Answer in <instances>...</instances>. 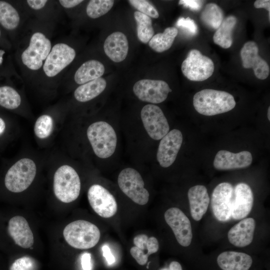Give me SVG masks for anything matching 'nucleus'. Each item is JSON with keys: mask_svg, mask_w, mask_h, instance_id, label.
I'll return each instance as SVG.
<instances>
[{"mask_svg": "<svg viewBox=\"0 0 270 270\" xmlns=\"http://www.w3.org/2000/svg\"><path fill=\"white\" fill-rule=\"evenodd\" d=\"M236 104L232 95L222 90L204 89L197 92L193 98V105L196 111L206 116L229 112Z\"/></svg>", "mask_w": 270, "mask_h": 270, "instance_id": "nucleus-1", "label": "nucleus"}, {"mask_svg": "<svg viewBox=\"0 0 270 270\" xmlns=\"http://www.w3.org/2000/svg\"><path fill=\"white\" fill-rule=\"evenodd\" d=\"M81 183L79 176L72 166L62 164L57 168L53 178V190L56 198L64 203L75 200L79 196Z\"/></svg>", "mask_w": 270, "mask_h": 270, "instance_id": "nucleus-2", "label": "nucleus"}, {"mask_svg": "<svg viewBox=\"0 0 270 270\" xmlns=\"http://www.w3.org/2000/svg\"><path fill=\"white\" fill-rule=\"evenodd\" d=\"M36 162L25 156L16 162L7 171L4 185L9 191L20 193L26 190L34 180L37 172Z\"/></svg>", "mask_w": 270, "mask_h": 270, "instance_id": "nucleus-3", "label": "nucleus"}, {"mask_svg": "<svg viewBox=\"0 0 270 270\" xmlns=\"http://www.w3.org/2000/svg\"><path fill=\"white\" fill-rule=\"evenodd\" d=\"M86 136L94 154L98 158H106L114 153L116 134L108 122L100 121L92 124L87 129Z\"/></svg>", "mask_w": 270, "mask_h": 270, "instance_id": "nucleus-4", "label": "nucleus"}, {"mask_svg": "<svg viewBox=\"0 0 270 270\" xmlns=\"http://www.w3.org/2000/svg\"><path fill=\"white\" fill-rule=\"evenodd\" d=\"M63 236L71 246L78 249H88L98 243L100 233L94 224L84 220H77L64 228Z\"/></svg>", "mask_w": 270, "mask_h": 270, "instance_id": "nucleus-5", "label": "nucleus"}, {"mask_svg": "<svg viewBox=\"0 0 270 270\" xmlns=\"http://www.w3.org/2000/svg\"><path fill=\"white\" fill-rule=\"evenodd\" d=\"M52 48L50 40L44 33L40 32H34L31 36L28 46L20 55L22 64L32 71L40 70Z\"/></svg>", "mask_w": 270, "mask_h": 270, "instance_id": "nucleus-6", "label": "nucleus"}, {"mask_svg": "<svg viewBox=\"0 0 270 270\" xmlns=\"http://www.w3.org/2000/svg\"><path fill=\"white\" fill-rule=\"evenodd\" d=\"M118 182L121 190L134 202L140 205L148 203L150 194L136 170L130 168L124 169L118 176Z\"/></svg>", "mask_w": 270, "mask_h": 270, "instance_id": "nucleus-7", "label": "nucleus"}, {"mask_svg": "<svg viewBox=\"0 0 270 270\" xmlns=\"http://www.w3.org/2000/svg\"><path fill=\"white\" fill-rule=\"evenodd\" d=\"M183 74L194 82L204 81L210 77L214 71L212 60L198 50H192L182 64Z\"/></svg>", "mask_w": 270, "mask_h": 270, "instance_id": "nucleus-8", "label": "nucleus"}, {"mask_svg": "<svg viewBox=\"0 0 270 270\" xmlns=\"http://www.w3.org/2000/svg\"><path fill=\"white\" fill-rule=\"evenodd\" d=\"M76 52L74 48L64 42L55 44L44 61L42 70L48 78L60 74L74 60Z\"/></svg>", "mask_w": 270, "mask_h": 270, "instance_id": "nucleus-9", "label": "nucleus"}, {"mask_svg": "<svg viewBox=\"0 0 270 270\" xmlns=\"http://www.w3.org/2000/svg\"><path fill=\"white\" fill-rule=\"evenodd\" d=\"M140 116L144 126L152 138L159 140L169 132L167 119L158 106L152 104L146 105L141 110Z\"/></svg>", "mask_w": 270, "mask_h": 270, "instance_id": "nucleus-10", "label": "nucleus"}, {"mask_svg": "<svg viewBox=\"0 0 270 270\" xmlns=\"http://www.w3.org/2000/svg\"><path fill=\"white\" fill-rule=\"evenodd\" d=\"M133 91L142 101L158 104L166 100L172 90L164 81L142 79L134 84Z\"/></svg>", "mask_w": 270, "mask_h": 270, "instance_id": "nucleus-11", "label": "nucleus"}, {"mask_svg": "<svg viewBox=\"0 0 270 270\" xmlns=\"http://www.w3.org/2000/svg\"><path fill=\"white\" fill-rule=\"evenodd\" d=\"M88 198L90 206L100 216L104 218L113 216L118 210L114 197L102 186L94 184L89 188Z\"/></svg>", "mask_w": 270, "mask_h": 270, "instance_id": "nucleus-12", "label": "nucleus"}, {"mask_svg": "<svg viewBox=\"0 0 270 270\" xmlns=\"http://www.w3.org/2000/svg\"><path fill=\"white\" fill-rule=\"evenodd\" d=\"M164 217L178 244L184 247L189 246L192 238V228L190 220L184 212L178 208H171L165 212Z\"/></svg>", "mask_w": 270, "mask_h": 270, "instance_id": "nucleus-13", "label": "nucleus"}, {"mask_svg": "<svg viewBox=\"0 0 270 270\" xmlns=\"http://www.w3.org/2000/svg\"><path fill=\"white\" fill-rule=\"evenodd\" d=\"M233 194L232 186L229 182L220 183L214 188L212 194L211 206L218 220L224 222L230 219Z\"/></svg>", "mask_w": 270, "mask_h": 270, "instance_id": "nucleus-14", "label": "nucleus"}, {"mask_svg": "<svg viewBox=\"0 0 270 270\" xmlns=\"http://www.w3.org/2000/svg\"><path fill=\"white\" fill-rule=\"evenodd\" d=\"M183 140L182 132L174 129L164 136L160 142L156 158L163 168L170 166L175 161Z\"/></svg>", "mask_w": 270, "mask_h": 270, "instance_id": "nucleus-15", "label": "nucleus"}, {"mask_svg": "<svg viewBox=\"0 0 270 270\" xmlns=\"http://www.w3.org/2000/svg\"><path fill=\"white\" fill-rule=\"evenodd\" d=\"M242 66L252 68L256 76L260 80L266 79L270 74V67L266 62L258 55V48L253 41L245 43L240 52Z\"/></svg>", "mask_w": 270, "mask_h": 270, "instance_id": "nucleus-16", "label": "nucleus"}, {"mask_svg": "<svg viewBox=\"0 0 270 270\" xmlns=\"http://www.w3.org/2000/svg\"><path fill=\"white\" fill-rule=\"evenodd\" d=\"M231 217L236 220L246 218L253 206L254 195L250 187L246 183L238 184L234 190Z\"/></svg>", "mask_w": 270, "mask_h": 270, "instance_id": "nucleus-17", "label": "nucleus"}, {"mask_svg": "<svg viewBox=\"0 0 270 270\" xmlns=\"http://www.w3.org/2000/svg\"><path fill=\"white\" fill-rule=\"evenodd\" d=\"M252 161V154L246 150L234 153L226 150H220L216 154L214 166L219 170H229L245 168Z\"/></svg>", "mask_w": 270, "mask_h": 270, "instance_id": "nucleus-18", "label": "nucleus"}, {"mask_svg": "<svg viewBox=\"0 0 270 270\" xmlns=\"http://www.w3.org/2000/svg\"><path fill=\"white\" fill-rule=\"evenodd\" d=\"M8 231L16 244L28 248L34 243L32 232L25 218L16 216L11 218L8 223Z\"/></svg>", "mask_w": 270, "mask_h": 270, "instance_id": "nucleus-19", "label": "nucleus"}, {"mask_svg": "<svg viewBox=\"0 0 270 270\" xmlns=\"http://www.w3.org/2000/svg\"><path fill=\"white\" fill-rule=\"evenodd\" d=\"M256 222L253 218L242 219L228 232V241L237 247L248 246L253 240Z\"/></svg>", "mask_w": 270, "mask_h": 270, "instance_id": "nucleus-20", "label": "nucleus"}, {"mask_svg": "<svg viewBox=\"0 0 270 270\" xmlns=\"http://www.w3.org/2000/svg\"><path fill=\"white\" fill-rule=\"evenodd\" d=\"M190 211L192 217L196 220H200L207 211L210 199L205 186L196 185L188 190Z\"/></svg>", "mask_w": 270, "mask_h": 270, "instance_id": "nucleus-21", "label": "nucleus"}, {"mask_svg": "<svg viewBox=\"0 0 270 270\" xmlns=\"http://www.w3.org/2000/svg\"><path fill=\"white\" fill-rule=\"evenodd\" d=\"M104 48L105 54L112 60L121 62L126 58L128 53L127 38L122 32H114L106 39Z\"/></svg>", "mask_w": 270, "mask_h": 270, "instance_id": "nucleus-22", "label": "nucleus"}, {"mask_svg": "<svg viewBox=\"0 0 270 270\" xmlns=\"http://www.w3.org/2000/svg\"><path fill=\"white\" fill-rule=\"evenodd\" d=\"M216 261L222 270H248L252 264L250 255L234 251L222 252L218 256Z\"/></svg>", "mask_w": 270, "mask_h": 270, "instance_id": "nucleus-23", "label": "nucleus"}, {"mask_svg": "<svg viewBox=\"0 0 270 270\" xmlns=\"http://www.w3.org/2000/svg\"><path fill=\"white\" fill-rule=\"evenodd\" d=\"M104 66L100 62L91 60L82 64L76 72L74 80L78 84H83L101 78L104 72Z\"/></svg>", "mask_w": 270, "mask_h": 270, "instance_id": "nucleus-24", "label": "nucleus"}, {"mask_svg": "<svg viewBox=\"0 0 270 270\" xmlns=\"http://www.w3.org/2000/svg\"><path fill=\"white\" fill-rule=\"evenodd\" d=\"M106 82L100 78L78 86L74 92V97L79 102L90 101L100 94L106 88Z\"/></svg>", "mask_w": 270, "mask_h": 270, "instance_id": "nucleus-25", "label": "nucleus"}, {"mask_svg": "<svg viewBox=\"0 0 270 270\" xmlns=\"http://www.w3.org/2000/svg\"><path fill=\"white\" fill-rule=\"evenodd\" d=\"M20 18L16 8L10 2L0 0V26L7 32H12L20 25Z\"/></svg>", "mask_w": 270, "mask_h": 270, "instance_id": "nucleus-26", "label": "nucleus"}, {"mask_svg": "<svg viewBox=\"0 0 270 270\" xmlns=\"http://www.w3.org/2000/svg\"><path fill=\"white\" fill-rule=\"evenodd\" d=\"M236 18L229 16L224 18L213 36L214 42L224 48H228L232 44V33L236 24Z\"/></svg>", "mask_w": 270, "mask_h": 270, "instance_id": "nucleus-27", "label": "nucleus"}, {"mask_svg": "<svg viewBox=\"0 0 270 270\" xmlns=\"http://www.w3.org/2000/svg\"><path fill=\"white\" fill-rule=\"evenodd\" d=\"M178 30L175 27H168L162 33L154 35L148 42V45L155 52H162L172 46Z\"/></svg>", "mask_w": 270, "mask_h": 270, "instance_id": "nucleus-28", "label": "nucleus"}, {"mask_svg": "<svg viewBox=\"0 0 270 270\" xmlns=\"http://www.w3.org/2000/svg\"><path fill=\"white\" fill-rule=\"evenodd\" d=\"M200 19L208 28L216 30L224 19V12L216 4L208 3L201 12Z\"/></svg>", "mask_w": 270, "mask_h": 270, "instance_id": "nucleus-29", "label": "nucleus"}, {"mask_svg": "<svg viewBox=\"0 0 270 270\" xmlns=\"http://www.w3.org/2000/svg\"><path fill=\"white\" fill-rule=\"evenodd\" d=\"M22 104V96L18 90L8 84L0 85V106L15 110Z\"/></svg>", "mask_w": 270, "mask_h": 270, "instance_id": "nucleus-30", "label": "nucleus"}, {"mask_svg": "<svg viewBox=\"0 0 270 270\" xmlns=\"http://www.w3.org/2000/svg\"><path fill=\"white\" fill-rule=\"evenodd\" d=\"M134 17L136 23L138 40L144 44L148 42L154 34L150 18L138 11L134 12Z\"/></svg>", "mask_w": 270, "mask_h": 270, "instance_id": "nucleus-31", "label": "nucleus"}, {"mask_svg": "<svg viewBox=\"0 0 270 270\" xmlns=\"http://www.w3.org/2000/svg\"><path fill=\"white\" fill-rule=\"evenodd\" d=\"M54 122L52 116L48 114L40 115L36 120L34 126L35 136L39 140L48 138L54 129Z\"/></svg>", "mask_w": 270, "mask_h": 270, "instance_id": "nucleus-32", "label": "nucleus"}, {"mask_svg": "<svg viewBox=\"0 0 270 270\" xmlns=\"http://www.w3.org/2000/svg\"><path fill=\"white\" fill-rule=\"evenodd\" d=\"M114 4L112 0H92L86 8L87 15L92 18H96L106 14Z\"/></svg>", "mask_w": 270, "mask_h": 270, "instance_id": "nucleus-33", "label": "nucleus"}, {"mask_svg": "<svg viewBox=\"0 0 270 270\" xmlns=\"http://www.w3.org/2000/svg\"><path fill=\"white\" fill-rule=\"evenodd\" d=\"M129 3L138 12L149 17L157 18L159 14L156 9L148 1L145 0H129Z\"/></svg>", "mask_w": 270, "mask_h": 270, "instance_id": "nucleus-34", "label": "nucleus"}, {"mask_svg": "<svg viewBox=\"0 0 270 270\" xmlns=\"http://www.w3.org/2000/svg\"><path fill=\"white\" fill-rule=\"evenodd\" d=\"M36 264L29 256H23L16 260L10 267V270H36Z\"/></svg>", "mask_w": 270, "mask_h": 270, "instance_id": "nucleus-35", "label": "nucleus"}, {"mask_svg": "<svg viewBox=\"0 0 270 270\" xmlns=\"http://www.w3.org/2000/svg\"><path fill=\"white\" fill-rule=\"evenodd\" d=\"M176 25L181 27L192 35L197 33L198 27L194 21L190 18H180L176 22Z\"/></svg>", "mask_w": 270, "mask_h": 270, "instance_id": "nucleus-36", "label": "nucleus"}, {"mask_svg": "<svg viewBox=\"0 0 270 270\" xmlns=\"http://www.w3.org/2000/svg\"><path fill=\"white\" fill-rule=\"evenodd\" d=\"M130 252L139 264L143 266L146 264L149 256L144 250L134 246L130 248Z\"/></svg>", "mask_w": 270, "mask_h": 270, "instance_id": "nucleus-37", "label": "nucleus"}, {"mask_svg": "<svg viewBox=\"0 0 270 270\" xmlns=\"http://www.w3.org/2000/svg\"><path fill=\"white\" fill-rule=\"evenodd\" d=\"M203 2L196 0H180L179 4L192 10H198L202 6Z\"/></svg>", "mask_w": 270, "mask_h": 270, "instance_id": "nucleus-38", "label": "nucleus"}, {"mask_svg": "<svg viewBox=\"0 0 270 270\" xmlns=\"http://www.w3.org/2000/svg\"><path fill=\"white\" fill-rule=\"evenodd\" d=\"M148 236L144 234H140L136 236L134 239V244L135 246L143 250H147Z\"/></svg>", "mask_w": 270, "mask_h": 270, "instance_id": "nucleus-39", "label": "nucleus"}, {"mask_svg": "<svg viewBox=\"0 0 270 270\" xmlns=\"http://www.w3.org/2000/svg\"><path fill=\"white\" fill-rule=\"evenodd\" d=\"M159 248V243L157 238L154 236L148 238L147 245V254L150 256L158 252Z\"/></svg>", "mask_w": 270, "mask_h": 270, "instance_id": "nucleus-40", "label": "nucleus"}, {"mask_svg": "<svg viewBox=\"0 0 270 270\" xmlns=\"http://www.w3.org/2000/svg\"><path fill=\"white\" fill-rule=\"evenodd\" d=\"M102 250L103 256L105 258L108 264L111 265L113 264L115 262L116 259L108 246L107 244L104 245Z\"/></svg>", "mask_w": 270, "mask_h": 270, "instance_id": "nucleus-41", "label": "nucleus"}, {"mask_svg": "<svg viewBox=\"0 0 270 270\" xmlns=\"http://www.w3.org/2000/svg\"><path fill=\"white\" fill-rule=\"evenodd\" d=\"M81 263L83 270H92L91 254L88 252L84 253L82 256Z\"/></svg>", "mask_w": 270, "mask_h": 270, "instance_id": "nucleus-42", "label": "nucleus"}, {"mask_svg": "<svg viewBox=\"0 0 270 270\" xmlns=\"http://www.w3.org/2000/svg\"><path fill=\"white\" fill-rule=\"evenodd\" d=\"M26 2L31 8L34 10H40L45 6L48 1L46 0H28Z\"/></svg>", "mask_w": 270, "mask_h": 270, "instance_id": "nucleus-43", "label": "nucleus"}, {"mask_svg": "<svg viewBox=\"0 0 270 270\" xmlns=\"http://www.w3.org/2000/svg\"><path fill=\"white\" fill-rule=\"evenodd\" d=\"M60 5L66 8H74L80 4L82 3L83 0H60L59 1Z\"/></svg>", "mask_w": 270, "mask_h": 270, "instance_id": "nucleus-44", "label": "nucleus"}, {"mask_svg": "<svg viewBox=\"0 0 270 270\" xmlns=\"http://www.w3.org/2000/svg\"><path fill=\"white\" fill-rule=\"evenodd\" d=\"M254 6L256 8H264L269 12L268 16L270 17V0H257L254 2Z\"/></svg>", "mask_w": 270, "mask_h": 270, "instance_id": "nucleus-45", "label": "nucleus"}, {"mask_svg": "<svg viewBox=\"0 0 270 270\" xmlns=\"http://www.w3.org/2000/svg\"><path fill=\"white\" fill-rule=\"evenodd\" d=\"M0 46L4 48H9L10 44L6 37L5 34L2 28L0 26Z\"/></svg>", "mask_w": 270, "mask_h": 270, "instance_id": "nucleus-46", "label": "nucleus"}, {"mask_svg": "<svg viewBox=\"0 0 270 270\" xmlns=\"http://www.w3.org/2000/svg\"><path fill=\"white\" fill-rule=\"evenodd\" d=\"M168 270H182V269L178 262L173 261L170 264Z\"/></svg>", "mask_w": 270, "mask_h": 270, "instance_id": "nucleus-47", "label": "nucleus"}, {"mask_svg": "<svg viewBox=\"0 0 270 270\" xmlns=\"http://www.w3.org/2000/svg\"><path fill=\"white\" fill-rule=\"evenodd\" d=\"M6 128V124L4 119L0 117V136L4 132Z\"/></svg>", "mask_w": 270, "mask_h": 270, "instance_id": "nucleus-48", "label": "nucleus"}, {"mask_svg": "<svg viewBox=\"0 0 270 270\" xmlns=\"http://www.w3.org/2000/svg\"><path fill=\"white\" fill-rule=\"evenodd\" d=\"M270 107H268V120H270Z\"/></svg>", "mask_w": 270, "mask_h": 270, "instance_id": "nucleus-49", "label": "nucleus"}, {"mask_svg": "<svg viewBox=\"0 0 270 270\" xmlns=\"http://www.w3.org/2000/svg\"><path fill=\"white\" fill-rule=\"evenodd\" d=\"M168 270L166 269V268H164V269H163V270Z\"/></svg>", "mask_w": 270, "mask_h": 270, "instance_id": "nucleus-50", "label": "nucleus"}]
</instances>
